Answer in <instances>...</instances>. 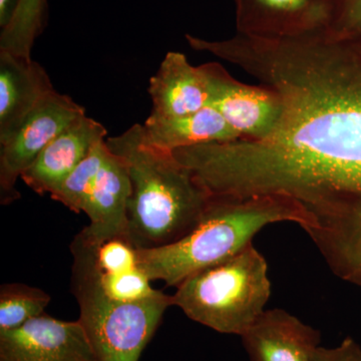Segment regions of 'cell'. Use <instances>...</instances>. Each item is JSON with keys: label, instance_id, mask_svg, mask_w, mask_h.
Segmentation results:
<instances>
[{"label": "cell", "instance_id": "8", "mask_svg": "<svg viewBox=\"0 0 361 361\" xmlns=\"http://www.w3.org/2000/svg\"><path fill=\"white\" fill-rule=\"evenodd\" d=\"M211 87L210 106L247 141L269 139L279 129L285 115L284 99L264 85L243 84L218 63L202 65Z\"/></svg>", "mask_w": 361, "mask_h": 361}, {"label": "cell", "instance_id": "20", "mask_svg": "<svg viewBox=\"0 0 361 361\" xmlns=\"http://www.w3.org/2000/svg\"><path fill=\"white\" fill-rule=\"evenodd\" d=\"M327 35L334 37L361 35V0H332V18Z\"/></svg>", "mask_w": 361, "mask_h": 361}, {"label": "cell", "instance_id": "22", "mask_svg": "<svg viewBox=\"0 0 361 361\" xmlns=\"http://www.w3.org/2000/svg\"><path fill=\"white\" fill-rule=\"evenodd\" d=\"M311 361H361V348L353 338H345L334 348H319Z\"/></svg>", "mask_w": 361, "mask_h": 361}, {"label": "cell", "instance_id": "9", "mask_svg": "<svg viewBox=\"0 0 361 361\" xmlns=\"http://www.w3.org/2000/svg\"><path fill=\"white\" fill-rule=\"evenodd\" d=\"M0 361H99L80 320L45 314L0 332Z\"/></svg>", "mask_w": 361, "mask_h": 361}, {"label": "cell", "instance_id": "7", "mask_svg": "<svg viewBox=\"0 0 361 361\" xmlns=\"http://www.w3.org/2000/svg\"><path fill=\"white\" fill-rule=\"evenodd\" d=\"M85 116L71 97L56 90L42 99L18 130L0 142V202L4 205L20 198L16 183L39 154L63 130Z\"/></svg>", "mask_w": 361, "mask_h": 361}, {"label": "cell", "instance_id": "14", "mask_svg": "<svg viewBox=\"0 0 361 361\" xmlns=\"http://www.w3.org/2000/svg\"><path fill=\"white\" fill-rule=\"evenodd\" d=\"M54 90L39 63L0 51V142L8 139Z\"/></svg>", "mask_w": 361, "mask_h": 361}, {"label": "cell", "instance_id": "4", "mask_svg": "<svg viewBox=\"0 0 361 361\" xmlns=\"http://www.w3.org/2000/svg\"><path fill=\"white\" fill-rule=\"evenodd\" d=\"M270 296L267 262L250 243L232 257L186 278L172 299L173 305L194 322L241 336L264 312Z\"/></svg>", "mask_w": 361, "mask_h": 361}, {"label": "cell", "instance_id": "10", "mask_svg": "<svg viewBox=\"0 0 361 361\" xmlns=\"http://www.w3.org/2000/svg\"><path fill=\"white\" fill-rule=\"evenodd\" d=\"M239 35L288 39L327 32L332 0H234Z\"/></svg>", "mask_w": 361, "mask_h": 361}, {"label": "cell", "instance_id": "23", "mask_svg": "<svg viewBox=\"0 0 361 361\" xmlns=\"http://www.w3.org/2000/svg\"><path fill=\"white\" fill-rule=\"evenodd\" d=\"M20 0H0V27L4 28L13 20Z\"/></svg>", "mask_w": 361, "mask_h": 361}, {"label": "cell", "instance_id": "2", "mask_svg": "<svg viewBox=\"0 0 361 361\" xmlns=\"http://www.w3.org/2000/svg\"><path fill=\"white\" fill-rule=\"evenodd\" d=\"M294 222L310 234L316 221L298 202L285 195L213 196L197 224L182 238L155 248L140 249V258L152 281L167 286L182 283L199 271L232 257L266 226Z\"/></svg>", "mask_w": 361, "mask_h": 361}, {"label": "cell", "instance_id": "12", "mask_svg": "<svg viewBox=\"0 0 361 361\" xmlns=\"http://www.w3.org/2000/svg\"><path fill=\"white\" fill-rule=\"evenodd\" d=\"M251 361H311L318 330L282 310H265L241 336Z\"/></svg>", "mask_w": 361, "mask_h": 361}, {"label": "cell", "instance_id": "19", "mask_svg": "<svg viewBox=\"0 0 361 361\" xmlns=\"http://www.w3.org/2000/svg\"><path fill=\"white\" fill-rule=\"evenodd\" d=\"M106 151L104 140L99 142L90 155L68 176L63 184L51 195V198L73 212H84L103 165Z\"/></svg>", "mask_w": 361, "mask_h": 361}, {"label": "cell", "instance_id": "15", "mask_svg": "<svg viewBox=\"0 0 361 361\" xmlns=\"http://www.w3.org/2000/svg\"><path fill=\"white\" fill-rule=\"evenodd\" d=\"M142 126L147 142L157 148L172 153L177 149L210 142H233L241 139L219 111L211 106L174 118L149 116Z\"/></svg>", "mask_w": 361, "mask_h": 361}, {"label": "cell", "instance_id": "16", "mask_svg": "<svg viewBox=\"0 0 361 361\" xmlns=\"http://www.w3.org/2000/svg\"><path fill=\"white\" fill-rule=\"evenodd\" d=\"M130 195L132 183L127 164L106 146L103 165L84 211L90 227L102 232L129 231Z\"/></svg>", "mask_w": 361, "mask_h": 361}, {"label": "cell", "instance_id": "21", "mask_svg": "<svg viewBox=\"0 0 361 361\" xmlns=\"http://www.w3.org/2000/svg\"><path fill=\"white\" fill-rule=\"evenodd\" d=\"M330 268L343 279L361 285V235L346 247Z\"/></svg>", "mask_w": 361, "mask_h": 361}, {"label": "cell", "instance_id": "1", "mask_svg": "<svg viewBox=\"0 0 361 361\" xmlns=\"http://www.w3.org/2000/svg\"><path fill=\"white\" fill-rule=\"evenodd\" d=\"M186 40L276 90L286 109L269 139L210 142L177 149L176 158L213 196L279 194L298 202L314 218L310 237L331 262L361 235V35Z\"/></svg>", "mask_w": 361, "mask_h": 361}, {"label": "cell", "instance_id": "18", "mask_svg": "<svg viewBox=\"0 0 361 361\" xmlns=\"http://www.w3.org/2000/svg\"><path fill=\"white\" fill-rule=\"evenodd\" d=\"M51 296L37 287L6 283L0 287V332L16 329L44 314Z\"/></svg>", "mask_w": 361, "mask_h": 361}, {"label": "cell", "instance_id": "17", "mask_svg": "<svg viewBox=\"0 0 361 361\" xmlns=\"http://www.w3.org/2000/svg\"><path fill=\"white\" fill-rule=\"evenodd\" d=\"M47 0H20L11 23L0 32V51L32 59L35 40L44 32Z\"/></svg>", "mask_w": 361, "mask_h": 361}, {"label": "cell", "instance_id": "11", "mask_svg": "<svg viewBox=\"0 0 361 361\" xmlns=\"http://www.w3.org/2000/svg\"><path fill=\"white\" fill-rule=\"evenodd\" d=\"M106 135L101 123L82 116L39 154L20 179L35 193L51 196Z\"/></svg>", "mask_w": 361, "mask_h": 361}, {"label": "cell", "instance_id": "3", "mask_svg": "<svg viewBox=\"0 0 361 361\" xmlns=\"http://www.w3.org/2000/svg\"><path fill=\"white\" fill-rule=\"evenodd\" d=\"M106 142L129 170L128 227L135 245L155 248L185 236L200 219L212 195L174 153L147 142L142 125L135 123Z\"/></svg>", "mask_w": 361, "mask_h": 361}, {"label": "cell", "instance_id": "6", "mask_svg": "<svg viewBox=\"0 0 361 361\" xmlns=\"http://www.w3.org/2000/svg\"><path fill=\"white\" fill-rule=\"evenodd\" d=\"M80 322L99 361H139L172 295L160 294L134 303L78 301Z\"/></svg>", "mask_w": 361, "mask_h": 361}, {"label": "cell", "instance_id": "13", "mask_svg": "<svg viewBox=\"0 0 361 361\" xmlns=\"http://www.w3.org/2000/svg\"><path fill=\"white\" fill-rule=\"evenodd\" d=\"M152 118H174L210 106L211 87L202 66H193L184 54H166L148 87Z\"/></svg>", "mask_w": 361, "mask_h": 361}, {"label": "cell", "instance_id": "5", "mask_svg": "<svg viewBox=\"0 0 361 361\" xmlns=\"http://www.w3.org/2000/svg\"><path fill=\"white\" fill-rule=\"evenodd\" d=\"M71 290L78 301L134 303L161 293L140 258L129 231L102 232L90 226L75 237Z\"/></svg>", "mask_w": 361, "mask_h": 361}]
</instances>
